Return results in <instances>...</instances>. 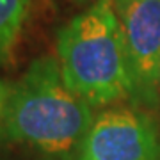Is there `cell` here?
<instances>
[{
	"instance_id": "cell-1",
	"label": "cell",
	"mask_w": 160,
	"mask_h": 160,
	"mask_svg": "<svg viewBox=\"0 0 160 160\" xmlns=\"http://www.w3.org/2000/svg\"><path fill=\"white\" fill-rule=\"evenodd\" d=\"M92 118L91 105L66 86L59 61L39 57L11 87L4 132L14 142L69 158L77 157Z\"/></svg>"
},
{
	"instance_id": "cell-2",
	"label": "cell",
	"mask_w": 160,
	"mask_h": 160,
	"mask_svg": "<svg viewBox=\"0 0 160 160\" xmlns=\"http://www.w3.org/2000/svg\"><path fill=\"white\" fill-rule=\"evenodd\" d=\"M66 86L91 107L135 98L133 77L112 0H94L57 32Z\"/></svg>"
},
{
	"instance_id": "cell-3",
	"label": "cell",
	"mask_w": 160,
	"mask_h": 160,
	"mask_svg": "<svg viewBox=\"0 0 160 160\" xmlns=\"http://www.w3.org/2000/svg\"><path fill=\"white\" fill-rule=\"evenodd\" d=\"M75 160H160L158 126L139 110H103L92 118Z\"/></svg>"
},
{
	"instance_id": "cell-4",
	"label": "cell",
	"mask_w": 160,
	"mask_h": 160,
	"mask_svg": "<svg viewBox=\"0 0 160 160\" xmlns=\"http://www.w3.org/2000/svg\"><path fill=\"white\" fill-rule=\"evenodd\" d=\"M125 36L135 102L157 107L160 100V0H112Z\"/></svg>"
},
{
	"instance_id": "cell-5",
	"label": "cell",
	"mask_w": 160,
	"mask_h": 160,
	"mask_svg": "<svg viewBox=\"0 0 160 160\" xmlns=\"http://www.w3.org/2000/svg\"><path fill=\"white\" fill-rule=\"evenodd\" d=\"M32 2L34 0H0V69L14 57Z\"/></svg>"
},
{
	"instance_id": "cell-6",
	"label": "cell",
	"mask_w": 160,
	"mask_h": 160,
	"mask_svg": "<svg viewBox=\"0 0 160 160\" xmlns=\"http://www.w3.org/2000/svg\"><path fill=\"white\" fill-rule=\"evenodd\" d=\"M9 92H11V86L6 80L0 78V128L4 126V116H6V105H7Z\"/></svg>"
},
{
	"instance_id": "cell-7",
	"label": "cell",
	"mask_w": 160,
	"mask_h": 160,
	"mask_svg": "<svg viewBox=\"0 0 160 160\" xmlns=\"http://www.w3.org/2000/svg\"><path fill=\"white\" fill-rule=\"evenodd\" d=\"M71 2H75V4H80V6H84V4H89L91 0H71Z\"/></svg>"
}]
</instances>
